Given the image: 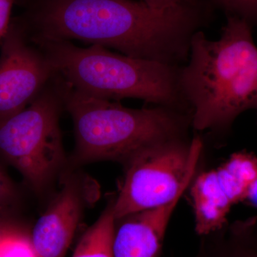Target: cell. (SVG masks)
Masks as SVG:
<instances>
[{
	"mask_svg": "<svg viewBox=\"0 0 257 257\" xmlns=\"http://www.w3.org/2000/svg\"><path fill=\"white\" fill-rule=\"evenodd\" d=\"M35 23L37 43L77 40L179 67L188 61L201 16L197 4L157 8L140 0H44Z\"/></svg>",
	"mask_w": 257,
	"mask_h": 257,
	"instance_id": "obj_1",
	"label": "cell"
},
{
	"mask_svg": "<svg viewBox=\"0 0 257 257\" xmlns=\"http://www.w3.org/2000/svg\"><path fill=\"white\" fill-rule=\"evenodd\" d=\"M179 84L197 130L229 128L243 111L257 108V47L251 25L229 15L217 40L200 30L190 42Z\"/></svg>",
	"mask_w": 257,
	"mask_h": 257,
	"instance_id": "obj_2",
	"label": "cell"
},
{
	"mask_svg": "<svg viewBox=\"0 0 257 257\" xmlns=\"http://www.w3.org/2000/svg\"><path fill=\"white\" fill-rule=\"evenodd\" d=\"M55 73L87 95L119 101L136 98L182 109L180 67L114 53L100 45L82 48L69 41L39 42Z\"/></svg>",
	"mask_w": 257,
	"mask_h": 257,
	"instance_id": "obj_3",
	"label": "cell"
},
{
	"mask_svg": "<svg viewBox=\"0 0 257 257\" xmlns=\"http://www.w3.org/2000/svg\"><path fill=\"white\" fill-rule=\"evenodd\" d=\"M63 83L64 106L73 121L77 163L116 161L124 165L147 147L182 138L192 121L182 109L160 105L131 109Z\"/></svg>",
	"mask_w": 257,
	"mask_h": 257,
	"instance_id": "obj_4",
	"label": "cell"
},
{
	"mask_svg": "<svg viewBox=\"0 0 257 257\" xmlns=\"http://www.w3.org/2000/svg\"><path fill=\"white\" fill-rule=\"evenodd\" d=\"M64 84L50 83L26 108L0 119V154L36 192H43L65 163L60 124Z\"/></svg>",
	"mask_w": 257,
	"mask_h": 257,
	"instance_id": "obj_5",
	"label": "cell"
},
{
	"mask_svg": "<svg viewBox=\"0 0 257 257\" xmlns=\"http://www.w3.org/2000/svg\"><path fill=\"white\" fill-rule=\"evenodd\" d=\"M202 150L199 138H182L146 147L126 163L124 180L113 202L116 221L165 205L182 196L192 183Z\"/></svg>",
	"mask_w": 257,
	"mask_h": 257,
	"instance_id": "obj_6",
	"label": "cell"
},
{
	"mask_svg": "<svg viewBox=\"0 0 257 257\" xmlns=\"http://www.w3.org/2000/svg\"><path fill=\"white\" fill-rule=\"evenodd\" d=\"M55 76V69L42 51L9 30L0 55V119L26 108Z\"/></svg>",
	"mask_w": 257,
	"mask_h": 257,
	"instance_id": "obj_7",
	"label": "cell"
},
{
	"mask_svg": "<svg viewBox=\"0 0 257 257\" xmlns=\"http://www.w3.org/2000/svg\"><path fill=\"white\" fill-rule=\"evenodd\" d=\"M77 179L64 181L60 192L35 223L30 235L37 257H64L75 234L84 206Z\"/></svg>",
	"mask_w": 257,
	"mask_h": 257,
	"instance_id": "obj_8",
	"label": "cell"
},
{
	"mask_svg": "<svg viewBox=\"0 0 257 257\" xmlns=\"http://www.w3.org/2000/svg\"><path fill=\"white\" fill-rule=\"evenodd\" d=\"M182 197L119 219L122 222L115 227L113 240L114 257L160 256L167 226Z\"/></svg>",
	"mask_w": 257,
	"mask_h": 257,
	"instance_id": "obj_9",
	"label": "cell"
},
{
	"mask_svg": "<svg viewBox=\"0 0 257 257\" xmlns=\"http://www.w3.org/2000/svg\"><path fill=\"white\" fill-rule=\"evenodd\" d=\"M191 193L198 234H209L221 229L233 204L218 182L216 171L198 176Z\"/></svg>",
	"mask_w": 257,
	"mask_h": 257,
	"instance_id": "obj_10",
	"label": "cell"
},
{
	"mask_svg": "<svg viewBox=\"0 0 257 257\" xmlns=\"http://www.w3.org/2000/svg\"><path fill=\"white\" fill-rule=\"evenodd\" d=\"M215 171L221 188L234 205L246 201L257 180V157L249 152H237Z\"/></svg>",
	"mask_w": 257,
	"mask_h": 257,
	"instance_id": "obj_11",
	"label": "cell"
},
{
	"mask_svg": "<svg viewBox=\"0 0 257 257\" xmlns=\"http://www.w3.org/2000/svg\"><path fill=\"white\" fill-rule=\"evenodd\" d=\"M115 222L112 202L81 236L72 257H114Z\"/></svg>",
	"mask_w": 257,
	"mask_h": 257,
	"instance_id": "obj_12",
	"label": "cell"
},
{
	"mask_svg": "<svg viewBox=\"0 0 257 257\" xmlns=\"http://www.w3.org/2000/svg\"><path fill=\"white\" fill-rule=\"evenodd\" d=\"M0 257H37L30 235L22 231L10 236L0 244Z\"/></svg>",
	"mask_w": 257,
	"mask_h": 257,
	"instance_id": "obj_13",
	"label": "cell"
},
{
	"mask_svg": "<svg viewBox=\"0 0 257 257\" xmlns=\"http://www.w3.org/2000/svg\"><path fill=\"white\" fill-rule=\"evenodd\" d=\"M229 15L246 20L251 25L257 22V0H214Z\"/></svg>",
	"mask_w": 257,
	"mask_h": 257,
	"instance_id": "obj_14",
	"label": "cell"
},
{
	"mask_svg": "<svg viewBox=\"0 0 257 257\" xmlns=\"http://www.w3.org/2000/svg\"><path fill=\"white\" fill-rule=\"evenodd\" d=\"M18 193L11 179L0 165V215L6 217L7 213L15 206Z\"/></svg>",
	"mask_w": 257,
	"mask_h": 257,
	"instance_id": "obj_15",
	"label": "cell"
},
{
	"mask_svg": "<svg viewBox=\"0 0 257 257\" xmlns=\"http://www.w3.org/2000/svg\"><path fill=\"white\" fill-rule=\"evenodd\" d=\"M238 234L239 237L226 257H257V243L247 236L246 231Z\"/></svg>",
	"mask_w": 257,
	"mask_h": 257,
	"instance_id": "obj_16",
	"label": "cell"
},
{
	"mask_svg": "<svg viewBox=\"0 0 257 257\" xmlns=\"http://www.w3.org/2000/svg\"><path fill=\"white\" fill-rule=\"evenodd\" d=\"M16 0H0V40H3L10 30L12 9Z\"/></svg>",
	"mask_w": 257,
	"mask_h": 257,
	"instance_id": "obj_17",
	"label": "cell"
},
{
	"mask_svg": "<svg viewBox=\"0 0 257 257\" xmlns=\"http://www.w3.org/2000/svg\"><path fill=\"white\" fill-rule=\"evenodd\" d=\"M22 231L16 226H13L7 221L5 216L0 215V244L5 240L17 233Z\"/></svg>",
	"mask_w": 257,
	"mask_h": 257,
	"instance_id": "obj_18",
	"label": "cell"
},
{
	"mask_svg": "<svg viewBox=\"0 0 257 257\" xmlns=\"http://www.w3.org/2000/svg\"><path fill=\"white\" fill-rule=\"evenodd\" d=\"M157 8H169L176 5L197 4L196 0H140Z\"/></svg>",
	"mask_w": 257,
	"mask_h": 257,
	"instance_id": "obj_19",
	"label": "cell"
},
{
	"mask_svg": "<svg viewBox=\"0 0 257 257\" xmlns=\"http://www.w3.org/2000/svg\"><path fill=\"white\" fill-rule=\"evenodd\" d=\"M246 201H248L252 205L257 207V180L249 189Z\"/></svg>",
	"mask_w": 257,
	"mask_h": 257,
	"instance_id": "obj_20",
	"label": "cell"
},
{
	"mask_svg": "<svg viewBox=\"0 0 257 257\" xmlns=\"http://www.w3.org/2000/svg\"><path fill=\"white\" fill-rule=\"evenodd\" d=\"M256 109H257V108H256Z\"/></svg>",
	"mask_w": 257,
	"mask_h": 257,
	"instance_id": "obj_21",
	"label": "cell"
}]
</instances>
